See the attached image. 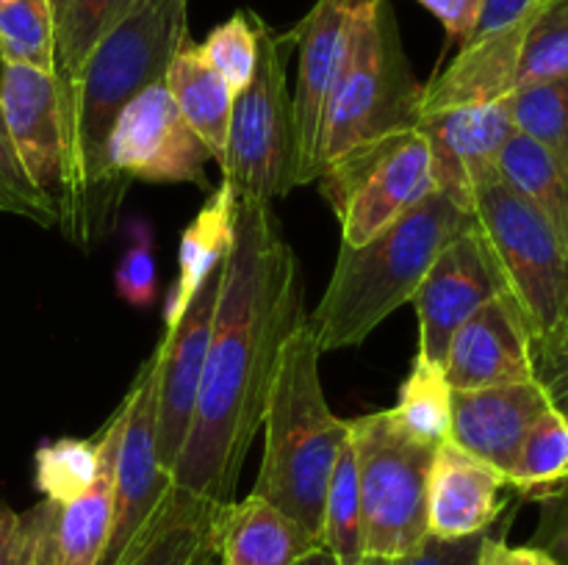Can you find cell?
I'll return each instance as SVG.
<instances>
[{
	"instance_id": "e575fe53",
	"label": "cell",
	"mask_w": 568,
	"mask_h": 565,
	"mask_svg": "<svg viewBox=\"0 0 568 565\" xmlns=\"http://www.w3.org/2000/svg\"><path fill=\"white\" fill-rule=\"evenodd\" d=\"M200 53L205 55L211 66L225 78L233 97L250 83L258 59V33L250 11H236L231 20L216 25L200 44Z\"/></svg>"
},
{
	"instance_id": "3957f363",
	"label": "cell",
	"mask_w": 568,
	"mask_h": 565,
	"mask_svg": "<svg viewBox=\"0 0 568 565\" xmlns=\"http://www.w3.org/2000/svg\"><path fill=\"white\" fill-rule=\"evenodd\" d=\"M475 222V214L436 188L364 247L342 244L320 305L305 316L322 352L364 343L375 327L414 299L444 244Z\"/></svg>"
},
{
	"instance_id": "277c9868",
	"label": "cell",
	"mask_w": 568,
	"mask_h": 565,
	"mask_svg": "<svg viewBox=\"0 0 568 565\" xmlns=\"http://www.w3.org/2000/svg\"><path fill=\"white\" fill-rule=\"evenodd\" d=\"M322 349L305 316L283 343L264 410V458L255 496L292 515L322 541L325 499L349 421L333 415L320 380Z\"/></svg>"
},
{
	"instance_id": "484cf974",
	"label": "cell",
	"mask_w": 568,
	"mask_h": 565,
	"mask_svg": "<svg viewBox=\"0 0 568 565\" xmlns=\"http://www.w3.org/2000/svg\"><path fill=\"white\" fill-rule=\"evenodd\" d=\"M233 222H236V194L222 183L220 188H211L209 203L183 230L181 249H178V280L170 288L164 308L166 327L181 319L211 271L225 264L233 242Z\"/></svg>"
},
{
	"instance_id": "7402d4cb",
	"label": "cell",
	"mask_w": 568,
	"mask_h": 565,
	"mask_svg": "<svg viewBox=\"0 0 568 565\" xmlns=\"http://www.w3.org/2000/svg\"><path fill=\"white\" fill-rule=\"evenodd\" d=\"M214 546L216 565H297L322 541L275 504L250 493L216 510Z\"/></svg>"
},
{
	"instance_id": "1f68e13d",
	"label": "cell",
	"mask_w": 568,
	"mask_h": 565,
	"mask_svg": "<svg viewBox=\"0 0 568 565\" xmlns=\"http://www.w3.org/2000/svg\"><path fill=\"white\" fill-rule=\"evenodd\" d=\"M55 17L50 0H14L0 9V59L53 75Z\"/></svg>"
},
{
	"instance_id": "c3c4849f",
	"label": "cell",
	"mask_w": 568,
	"mask_h": 565,
	"mask_svg": "<svg viewBox=\"0 0 568 565\" xmlns=\"http://www.w3.org/2000/svg\"><path fill=\"white\" fill-rule=\"evenodd\" d=\"M9 3H14V0H0V9H3V6H9Z\"/></svg>"
},
{
	"instance_id": "60d3db41",
	"label": "cell",
	"mask_w": 568,
	"mask_h": 565,
	"mask_svg": "<svg viewBox=\"0 0 568 565\" xmlns=\"http://www.w3.org/2000/svg\"><path fill=\"white\" fill-rule=\"evenodd\" d=\"M416 3L425 6L442 22L444 31H447V48H453V44L460 48L475 33L486 0H416Z\"/></svg>"
},
{
	"instance_id": "4dcf8cb0",
	"label": "cell",
	"mask_w": 568,
	"mask_h": 565,
	"mask_svg": "<svg viewBox=\"0 0 568 565\" xmlns=\"http://www.w3.org/2000/svg\"><path fill=\"white\" fill-rule=\"evenodd\" d=\"M322 546L336 557L338 565L364 563L358 460H355V446L349 435L344 441L342 452H338L336 471H333L331 487H327L325 521H322Z\"/></svg>"
},
{
	"instance_id": "4316f807",
	"label": "cell",
	"mask_w": 568,
	"mask_h": 565,
	"mask_svg": "<svg viewBox=\"0 0 568 565\" xmlns=\"http://www.w3.org/2000/svg\"><path fill=\"white\" fill-rule=\"evenodd\" d=\"M499 177L536 208L568 249V181L547 150L514 133L499 155Z\"/></svg>"
},
{
	"instance_id": "d4e9b609",
	"label": "cell",
	"mask_w": 568,
	"mask_h": 565,
	"mask_svg": "<svg viewBox=\"0 0 568 565\" xmlns=\"http://www.w3.org/2000/svg\"><path fill=\"white\" fill-rule=\"evenodd\" d=\"M164 86L170 89L183 120L205 144L211 161L222 164L227 127H231L233 92L225 78L205 61V55L200 53V44H194L192 39H186L172 59L164 75Z\"/></svg>"
},
{
	"instance_id": "8fae6325",
	"label": "cell",
	"mask_w": 568,
	"mask_h": 565,
	"mask_svg": "<svg viewBox=\"0 0 568 565\" xmlns=\"http://www.w3.org/2000/svg\"><path fill=\"white\" fill-rule=\"evenodd\" d=\"M111 177L150 183H194L211 188L205 166L211 153L183 120L164 81L128 100L105 144Z\"/></svg>"
},
{
	"instance_id": "9c48e42d",
	"label": "cell",
	"mask_w": 568,
	"mask_h": 565,
	"mask_svg": "<svg viewBox=\"0 0 568 565\" xmlns=\"http://www.w3.org/2000/svg\"><path fill=\"white\" fill-rule=\"evenodd\" d=\"M475 219L532 338L568 319V249L503 177L475 188Z\"/></svg>"
},
{
	"instance_id": "603a6c76",
	"label": "cell",
	"mask_w": 568,
	"mask_h": 565,
	"mask_svg": "<svg viewBox=\"0 0 568 565\" xmlns=\"http://www.w3.org/2000/svg\"><path fill=\"white\" fill-rule=\"evenodd\" d=\"M216 510L170 485L159 510L116 565H205L216 552Z\"/></svg>"
},
{
	"instance_id": "ba28073f",
	"label": "cell",
	"mask_w": 568,
	"mask_h": 565,
	"mask_svg": "<svg viewBox=\"0 0 568 565\" xmlns=\"http://www.w3.org/2000/svg\"><path fill=\"white\" fill-rule=\"evenodd\" d=\"M342 225V244L364 247L436 192L430 147L419 131H397L338 155L316 177Z\"/></svg>"
},
{
	"instance_id": "ab89813d",
	"label": "cell",
	"mask_w": 568,
	"mask_h": 565,
	"mask_svg": "<svg viewBox=\"0 0 568 565\" xmlns=\"http://www.w3.org/2000/svg\"><path fill=\"white\" fill-rule=\"evenodd\" d=\"M486 535L488 532H480V535L453 537V541L427 535L414 552L394 559V565H477Z\"/></svg>"
},
{
	"instance_id": "30bf717a",
	"label": "cell",
	"mask_w": 568,
	"mask_h": 565,
	"mask_svg": "<svg viewBox=\"0 0 568 565\" xmlns=\"http://www.w3.org/2000/svg\"><path fill=\"white\" fill-rule=\"evenodd\" d=\"M0 116L28 181L55 210L59 227L72 242L87 244L83 194L53 75L0 64Z\"/></svg>"
},
{
	"instance_id": "7dc6e473",
	"label": "cell",
	"mask_w": 568,
	"mask_h": 565,
	"mask_svg": "<svg viewBox=\"0 0 568 565\" xmlns=\"http://www.w3.org/2000/svg\"><path fill=\"white\" fill-rule=\"evenodd\" d=\"M205 565H216V552L211 554V557H209V563H205Z\"/></svg>"
},
{
	"instance_id": "8d00e7d4",
	"label": "cell",
	"mask_w": 568,
	"mask_h": 565,
	"mask_svg": "<svg viewBox=\"0 0 568 565\" xmlns=\"http://www.w3.org/2000/svg\"><path fill=\"white\" fill-rule=\"evenodd\" d=\"M0 197L6 203V214L28 216V219L39 222L44 227L59 225L55 210L44 203L42 194L28 181L20 155H17L9 131L3 125V116H0Z\"/></svg>"
},
{
	"instance_id": "74e56055",
	"label": "cell",
	"mask_w": 568,
	"mask_h": 565,
	"mask_svg": "<svg viewBox=\"0 0 568 565\" xmlns=\"http://www.w3.org/2000/svg\"><path fill=\"white\" fill-rule=\"evenodd\" d=\"M532 380L552 410L568 415V319L555 330L532 338Z\"/></svg>"
},
{
	"instance_id": "e0dca14e",
	"label": "cell",
	"mask_w": 568,
	"mask_h": 565,
	"mask_svg": "<svg viewBox=\"0 0 568 565\" xmlns=\"http://www.w3.org/2000/svg\"><path fill=\"white\" fill-rule=\"evenodd\" d=\"M532 332L514 294L503 291L453 332L444 377L453 391L532 380Z\"/></svg>"
},
{
	"instance_id": "5bb4252c",
	"label": "cell",
	"mask_w": 568,
	"mask_h": 565,
	"mask_svg": "<svg viewBox=\"0 0 568 565\" xmlns=\"http://www.w3.org/2000/svg\"><path fill=\"white\" fill-rule=\"evenodd\" d=\"M155 393H159V352L144 360L125 397L128 419L114 469V524L100 565L120 563L172 485L170 476L161 471L159 446H155Z\"/></svg>"
},
{
	"instance_id": "83f0119b",
	"label": "cell",
	"mask_w": 568,
	"mask_h": 565,
	"mask_svg": "<svg viewBox=\"0 0 568 565\" xmlns=\"http://www.w3.org/2000/svg\"><path fill=\"white\" fill-rule=\"evenodd\" d=\"M508 485L527 499H555L568 493V421L547 410L532 424L508 471Z\"/></svg>"
},
{
	"instance_id": "d6a6232c",
	"label": "cell",
	"mask_w": 568,
	"mask_h": 565,
	"mask_svg": "<svg viewBox=\"0 0 568 565\" xmlns=\"http://www.w3.org/2000/svg\"><path fill=\"white\" fill-rule=\"evenodd\" d=\"M37 491L48 502L70 504L92 487L98 476V441L87 438H59L37 449Z\"/></svg>"
},
{
	"instance_id": "ffe728a7",
	"label": "cell",
	"mask_w": 568,
	"mask_h": 565,
	"mask_svg": "<svg viewBox=\"0 0 568 565\" xmlns=\"http://www.w3.org/2000/svg\"><path fill=\"white\" fill-rule=\"evenodd\" d=\"M547 410H552V404L536 380L453 391L449 441L508 476L527 432Z\"/></svg>"
},
{
	"instance_id": "f546056e",
	"label": "cell",
	"mask_w": 568,
	"mask_h": 565,
	"mask_svg": "<svg viewBox=\"0 0 568 565\" xmlns=\"http://www.w3.org/2000/svg\"><path fill=\"white\" fill-rule=\"evenodd\" d=\"M508 103L516 133L547 150L568 181V72L514 89Z\"/></svg>"
},
{
	"instance_id": "8992f818",
	"label": "cell",
	"mask_w": 568,
	"mask_h": 565,
	"mask_svg": "<svg viewBox=\"0 0 568 565\" xmlns=\"http://www.w3.org/2000/svg\"><path fill=\"white\" fill-rule=\"evenodd\" d=\"M258 33V59L247 86L233 97L231 127L222 155V183L236 199L275 203L297 183V133L292 92L286 81L288 44L253 14Z\"/></svg>"
},
{
	"instance_id": "681fc988",
	"label": "cell",
	"mask_w": 568,
	"mask_h": 565,
	"mask_svg": "<svg viewBox=\"0 0 568 565\" xmlns=\"http://www.w3.org/2000/svg\"><path fill=\"white\" fill-rule=\"evenodd\" d=\"M0 210H6V203H3V197H0Z\"/></svg>"
},
{
	"instance_id": "f907efd6",
	"label": "cell",
	"mask_w": 568,
	"mask_h": 565,
	"mask_svg": "<svg viewBox=\"0 0 568 565\" xmlns=\"http://www.w3.org/2000/svg\"><path fill=\"white\" fill-rule=\"evenodd\" d=\"M566 421H568V415H566Z\"/></svg>"
},
{
	"instance_id": "bcb514c9",
	"label": "cell",
	"mask_w": 568,
	"mask_h": 565,
	"mask_svg": "<svg viewBox=\"0 0 568 565\" xmlns=\"http://www.w3.org/2000/svg\"><path fill=\"white\" fill-rule=\"evenodd\" d=\"M67 0H50V9H53V17L61 14V9H64Z\"/></svg>"
},
{
	"instance_id": "6da1fadb",
	"label": "cell",
	"mask_w": 568,
	"mask_h": 565,
	"mask_svg": "<svg viewBox=\"0 0 568 565\" xmlns=\"http://www.w3.org/2000/svg\"><path fill=\"white\" fill-rule=\"evenodd\" d=\"M303 321L300 264L272 203L236 199L197 404L170 480L211 507L233 502L288 332Z\"/></svg>"
},
{
	"instance_id": "836d02e7",
	"label": "cell",
	"mask_w": 568,
	"mask_h": 565,
	"mask_svg": "<svg viewBox=\"0 0 568 565\" xmlns=\"http://www.w3.org/2000/svg\"><path fill=\"white\" fill-rule=\"evenodd\" d=\"M568 72V0H541L527 25L516 70V89Z\"/></svg>"
},
{
	"instance_id": "f6af8a7d",
	"label": "cell",
	"mask_w": 568,
	"mask_h": 565,
	"mask_svg": "<svg viewBox=\"0 0 568 565\" xmlns=\"http://www.w3.org/2000/svg\"><path fill=\"white\" fill-rule=\"evenodd\" d=\"M361 565H394V559H381V557H364Z\"/></svg>"
},
{
	"instance_id": "d590c367",
	"label": "cell",
	"mask_w": 568,
	"mask_h": 565,
	"mask_svg": "<svg viewBox=\"0 0 568 565\" xmlns=\"http://www.w3.org/2000/svg\"><path fill=\"white\" fill-rule=\"evenodd\" d=\"M131 247L122 255L120 266L114 271V282L120 297L133 308H148L155 299V288H159V275H155V247H153V230L148 222L136 219L131 222Z\"/></svg>"
},
{
	"instance_id": "2e32d148",
	"label": "cell",
	"mask_w": 568,
	"mask_h": 565,
	"mask_svg": "<svg viewBox=\"0 0 568 565\" xmlns=\"http://www.w3.org/2000/svg\"><path fill=\"white\" fill-rule=\"evenodd\" d=\"M416 131L430 147L433 181L438 192L475 214V188L497 181L499 155L516 133L508 97L422 114Z\"/></svg>"
},
{
	"instance_id": "5b68a950",
	"label": "cell",
	"mask_w": 568,
	"mask_h": 565,
	"mask_svg": "<svg viewBox=\"0 0 568 565\" xmlns=\"http://www.w3.org/2000/svg\"><path fill=\"white\" fill-rule=\"evenodd\" d=\"M425 86L416 81L388 0H372L355 22L353 50L322 125L316 177L331 161L358 144L414 131L422 120Z\"/></svg>"
},
{
	"instance_id": "f35d334b",
	"label": "cell",
	"mask_w": 568,
	"mask_h": 565,
	"mask_svg": "<svg viewBox=\"0 0 568 565\" xmlns=\"http://www.w3.org/2000/svg\"><path fill=\"white\" fill-rule=\"evenodd\" d=\"M39 526H42V504L14 513L0 502V565H31L37 552Z\"/></svg>"
},
{
	"instance_id": "ac0fdd59",
	"label": "cell",
	"mask_w": 568,
	"mask_h": 565,
	"mask_svg": "<svg viewBox=\"0 0 568 565\" xmlns=\"http://www.w3.org/2000/svg\"><path fill=\"white\" fill-rule=\"evenodd\" d=\"M125 419L128 404L122 399L98 435V476L87 493L70 504L42 502V526L31 565H100L114 524V469Z\"/></svg>"
},
{
	"instance_id": "9a60e30c",
	"label": "cell",
	"mask_w": 568,
	"mask_h": 565,
	"mask_svg": "<svg viewBox=\"0 0 568 565\" xmlns=\"http://www.w3.org/2000/svg\"><path fill=\"white\" fill-rule=\"evenodd\" d=\"M222 271L216 266L209 280L200 286L181 319L166 327L159 343V393H155V446L159 463L166 476L172 474L186 443L192 424L194 404H197L200 382H203L205 355H209L211 330H214L216 302L222 291Z\"/></svg>"
},
{
	"instance_id": "7bdbcfd3",
	"label": "cell",
	"mask_w": 568,
	"mask_h": 565,
	"mask_svg": "<svg viewBox=\"0 0 568 565\" xmlns=\"http://www.w3.org/2000/svg\"><path fill=\"white\" fill-rule=\"evenodd\" d=\"M541 0H486L483 6V14L477 20V28L471 37H483V33L499 31V28H508L514 22H519L521 17L530 14Z\"/></svg>"
},
{
	"instance_id": "7c38bea8",
	"label": "cell",
	"mask_w": 568,
	"mask_h": 565,
	"mask_svg": "<svg viewBox=\"0 0 568 565\" xmlns=\"http://www.w3.org/2000/svg\"><path fill=\"white\" fill-rule=\"evenodd\" d=\"M366 3L372 0H316L314 9L286 33L288 44L297 48V89L292 94V109L300 186L316 181V155L327 105L347 66L355 22Z\"/></svg>"
},
{
	"instance_id": "4fadbf2b",
	"label": "cell",
	"mask_w": 568,
	"mask_h": 565,
	"mask_svg": "<svg viewBox=\"0 0 568 565\" xmlns=\"http://www.w3.org/2000/svg\"><path fill=\"white\" fill-rule=\"evenodd\" d=\"M503 291H508L503 269L475 222L469 230L444 244L410 299L419 316L416 358L442 366L453 332Z\"/></svg>"
},
{
	"instance_id": "cb8c5ba5",
	"label": "cell",
	"mask_w": 568,
	"mask_h": 565,
	"mask_svg": "<svg viewBox=\"0 0 568 565\" xmlns=\"http://www.w3.org/2000/svg\"><path fill=\"white\" fill-rule=\"evenodd\" d=\"M139 0H67L61 14L55 17L53 81L59 89L61 114H64L72 147H75L78 92H81L83 70H87L94 48L120 25L122 17ZM72 161H75V150H72Z\"/></svg>"
},
{
	"instance_id": "f1b7e54d",
	"label": "cell",
	"mask_w": 568,
	"mask_h": 565,
	"mask_svg": "<svg viewBox=\"0 0 568 565\" xmlns=\"http://www.w3.org/2000/svg\"><path fill=\"white\" fill-rule=\"evenodd\" d=\"M392 415L419 443L436 449L438 443L447 441L449 421H453V388L442 366L416 358L410 374L399 388V402Z\"/></svg>"
},
{
	"instance_id": "b9f144b4",
	"label": "cell",
	"mask_w": 568,
	"mask_h": 565,
	"mask_svg": "<svg viewBox=\"0 0 568 565\" xmlns=\"http://www.w3.org/2000/svg\"><path fill=\"white\" fill-rule=\"evenodd\" d=\"M477 565H560L547 548L536 546H508L503 537H494L491 532L486 535L480 546Z\"/></svg>"
},
{
	"instance_id": "7a4b0ae2",
	"label": "cell",
	"mask_w": 568,
	"mask_h": 565,
	"mask_svg": "<svg viewBox=\"0 0 568 565\" xmlns=\"http://www.w3.org/2000/svg\"><path fill=\"white\" fill-rule=\"evenodd\" d=\"M189 39V0H139L120 25L94 48L78 92L75 172L83 192L87 242L105 230L120 205L105 144L116 114L153 83L164 81Z\"/></svg>"
},
{
	"instance_id": "d6986e66",
	"label": "cell",
	"mask_w": 568,
	"mask_h": 565,
	"mask_svg": "<svg viewBox=\"0 0 568 565\" xmlns=\"http://www.w3.org/2000/svg\"><path fill=\"white\" fill-rule=\"evenodd\" d=\"M508 476L447 438L438 443L427 482V535L469 537L488 532L508 507Z\"/></svg>"
},
{
	"instance_id": "52a82bcc",
	"label": "cell",
	"mask_w": 568,
	"mask_h": 565,
	"mask_svg": "<svg viewBox=\"0 0 568 565\" xmlns=\"http://www.w3.org/2000/svg\"><path fill=\"white\" fill-rule=\"evenodd\" d=\"M358 460L364 557L399 559L427 537V482L436 449L410 438L392 410L349 421Z\"/></svg>"
},
{
	"instance_id": "44dd1931",
	"label": "cell",
	"mask_w": 568,
	"mask_h": 565,
	"mask_svg": "<svg viewBox=\"0 0 568 565\" xmlns=\"http://www.w3.org/2000/svg\"><path fill=\"white\" fill-rule=\"evenodd\" d=\"M536 9L514 25L471 37L469 42L460 44L453 64L425 86L422 114L464 109V105H486L510 97V92L516 89L521 42H525L527 25H530Z\"/></svg>"
},
{
	"instance_id": "ee69618b",
	"label": "cell",
	"mask_w": 568,
	"mask_h": 565,
	"mask_svg": "<svg viewBox=\"0 0 568 565\" xmlns=\"http://www.w3.org/2000/svg\"><path fill=\"white\" fill-rule=\"evenodd\" d=\"M297 565H338V563H336V557H333V554L327 552L325 546H320V548H314V552H311L308 557L300 559Z\"/></svg>"
}]
</instances>
